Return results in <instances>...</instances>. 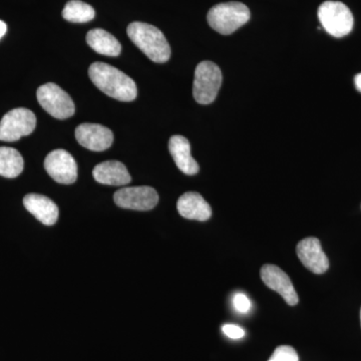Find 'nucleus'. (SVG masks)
<instances>
[{"mask_svg": "<svg viewBox=\"0 0 361 361\" xmlns=\"http://www.w3.org/2000/svg\"><path fill=\"white\" fill-rule=\"evenodd\" d=\"M89 75L97 89L106 96L121 102H132L137 97V85L134 80L108 63H92Z\"/></svg>", "mask_w": 361, "mask_h": 361, "instance_id": "nucleus-1", "label": "nucleus"}, {"mask_svg": "<svg viewBox=\"0 0 361 361\" xmlns=\"http://www.w3.org/2000/svg\"><path fill=\"white\" fill-rule=\"evenodd\" d=\"M127 33L130 40L151 61L164 63L170 59V45L164 33L156 26L135 21L128 26Z\"/></svg>", "mask_w": 361, "mask_h": 361, "instance_id": "nucleus-2", "label": "nucleus"}, {"mask_svg": "<svg viewBox=\"0 0 361 361\" xmlns=\"http://www.w3.org/2000/svg\"><path fill=\"white\" fill-rule=\"evenodd\" d=\"M250 20V11L241 2L217 4L207 16L209 25L221 35H229L236 32Z\"/></svg>", "mask_w": 361, "mask_h": 361, "instance_id": "nucleus-3", "label": "nucleus"}, {"mask_svg": "<svg viewBox=\"0 0 361 361\" xmlns=\"http://www.w3.org/2000/svg\"><path fill=\"white\" fill-rule=\"evenodd\" d=\"M318 18L322 27L332 37L341 39L353 28L350 9L341 1H325L318 8Z\"/></svg>", "mask_w": 361, "mask_h": 361, "instance_id": "nucleus-4", "label": "nucleus"}, {"mask_svg": "<svg viewBox=\"0 0 361 361\" xmlns=\"http://www.w3.org/2000/svg\"><path fill=\"white\" fill-rule=\"evenodd\" d=\"M222 73L212 61H202L195 71L193 94L197 103L209 104L217 97L222 85Z\"/></svg>", "mask_w": 361, "mask_h": 361, "instance_id": "nucleus-5", "label": "nucleus"}, {"mask_svg": "<svg viewBox=\"0 0 361 361\" xmlns=\"http://www.w3.org/2000/svg\"><path fill=\"white\" fill-rule=\"evenodd\" d=\"M37 101L45 111L59 120H66L75 114L73 99L58 85L45 84L37 90Z\"/></svg>", "mask_w": 361, "mask_h": 361, "instance_id": "nucleus-6", "label": "nucleus"}, {"mask_svg": "<svg viewBox=\"0 0 361 361\" xmlns=\"http://www.w3.org/2000/svg\"><path fill=\"white\" fill-rule=\"evenodd\" d=\"M37 126V116L25 108L11 110L0 121V141L16 142L32 134Z\"/></svg>", "mask_w": 361, "mask_h": 361, "instance_id": "nucleus-7", "label": "nucleus"}, {"mask_svg": "<svg viewBox=\"0 0 361 361\" xmlns=\"http://www.w3.org/2000/svg\"><path fill=\"white\" fill-rule=\"evenodd\" d=\"M114 200L123 209L149 211L158 204L159 195L152 187H126L116 192Z\"/></svg>", "mask_w": 361, "mask_h": 361, "instance_id": "nucleus-8", "label": "nucleus"}, {"mask_svg": "<svg viewBox=\"0 0 361 361\" xmlns=\"http://www.w3.org/2000/svg\"><path fill=\"white\" fill-rule=\"evenodd\" d=\"M44 168L47 174L59 184L70 185L77 180V161L65 149L51 152L45 158Z\"/></svg>", "mask_w": 361, "mask_h": 361, "instance_id": "nucleus-9", "label": "nucleus"}, {"mask_svg": "<svg viewBox=\"0 0 361 361\" xmlns=\"http://www.w3.org/2000/svg\"><path fill=\"white\" fill-rule=\"evenodd\" d=\"M261 279L266 286L276 291L289 305L294 306L299 302L295 288L290 278L276 265L265 264L261 268Z\"/></svg>", "mask_w": 361, "mask_h": 361, "instance_id": "nucleus-10", "label": "nucleus"}, {"mask_svg": "<svg viewBox=\"0 0 361 361\" xmlns=\"http://www.w3.org/2000/svg\"><path fill=\"white\" fill-rule=\"evenodd\" d=\"M77 141L85 149L94 152L108 149L114 142L113 132L99 123H82L75 130Z\"/></svg>", "mask_w": 361, "mask_h": 361, "instance_id": "nucleus-11", "label": "nucleus"}, {"mask_svg": "<svg viewBox=\"0 0 361 361\" xmlns=\"http://www.w3.org/2000/svg\"><path fill=\"white\" fill-rule=\"evenodd\" d=\"M296 253L299 260L311 272L323 274L329 270V258L322 250L319 240L315 237L301 240L296 247Z\"/></svg>", "mask_w": 361, "mask_h": 361, "instance_id": "nucleus-12", "label": "nucleus"}, {"mask_svg": "<svg viewBox=\"0 0 361 361\" xmlns=\"http://www.w3.org/2000/svg\"><path fill=\"white\" fill-rule=\"evenodd\" d=\"M26 210L32 214L42 224H56L59 218V208L54 201L44 195L28 194L23 198Z\"/></svg>", "mask_w": 361, "mask_h": 361, "instance_id": "nucleus-13", "label": "nucleus"}, {"mask_svg": "<svg viewBox=\"0 0 361 361\" xmlns=\"http://www.w3.org/2000/svg\"><path fill=\"white\" fill-rule=\"evenodd\" d=\"M169 151L174 159L177 167L188 176L196 175L199 172V165L191 155V146L186 137L176 135L169 141Z\"/></svg>", "mask_w": 361, "mask_h": 361, "instance_id": "nucleus-14", "label": "nucleus"}, {"mask_svg": "<svg viewBox=\"0 0 361 361\" xmlns=\"http://www.w3.org/2000/svg\"><path fill=\"white\" fill-rule=\"evenodd\" d=\"M177 209L182 217L189 220L207 221L212 215L210 205L196 192L182 195L178 200Z\"/></svg>", "mask_w": 361, "mask_h": 361, "instance_id": "nucleus-15", "label": "nucleus"}, {"mask_svg": "<svg viewBox=\"0 0 361 361\" xmlns=\"http://www.w3.org/2000/svg\"><path fill=\"white\" fill-rule=\"evenodd\" d=\"M92 176L97 182L110 186H123L132 180L128 169L118 161H106L99 164L92 171Z\"/></svg>", "mask_w": 361, "mask_h": 361, "instance_id": "nucleus-16", "label": "nucleus"}, {"mask_svg": "<svg viewBox=\"0 0 361 361\" xmlns=\"http://www.w3.org/2000/svg\"><path fill=\"white\" fill-rule=\"evenodd\" d=\"M87 44L97 54L106 56H118L122 51L120 42L110 32L101 28L90 30L87 35Z\"/></svg>", "mask_w": 361, "mask_h": 361, "instance_id": "nucleus-17", "label": "nucleus"}, {"mask_svg": "<svg viewBox=\"0 0 361 361\" xmlns=\"http://www.w3.org/2000/svg\"><path fill=\"white\" fill-rule=\"evenodd\" d=\"M23 167L25 161L18 149L0 147V176L13 179L23 173Z\"/></svg>", "mask_w": 361, "mask_h": 361, "instance_id": "nucleus-18", "label": "nucleus"}, {"mask_svg": "<svg viewBox=\"0 0 361 361\" xmlns=\"http://www.w3.org/2000/svg\"><path fill=\"white\" fill-rule=\"evenodd\" d=\"M63 16L71 23H84L94 20L96 11L90 4L80 0H71L63 11Z\"/></svg>", "mask_w": 361, "mask_h": 361, "instance_id": "nucleus-19", "label": "nucleus"}, {"mask_svg": "<svg viewBox=\"0 0 361 361\" xmlns=\"http://www.w3.org/2000/svg\"><path fill=\"white\" fill-rule=\"evenodd\" d=\"M268 361H299L295 349L288 345L279 346L275 349Z\"/></svg>", "mask_w": 361, "mask_h": 361, "instance_id": "nucleus-20", "label": "nucleus"}, {"mask_svg": "<svg viewBox=\"0 0 361 361\" xmlns=\"http://www.w3.org/2000/svg\"><path fill=\"white\" fill-rule=\"evenodd\" d=\"M233 305H234L235 310L239 312H248L251 308L250 299L243 293L235 294L234 298H233Z\"/></svg>", "mask_w": 361, "mask_h": 361, "instance_id": "nucleus-21", "label": "nucleus"}, {"mask_svg": "<svg viewBox=\"0 0 361 361\" xmlns=\"http://www.w3.org/2000/svg\"><path fill=\"white\" fill-rule=\"evenodd\" d=\"M222 330L223 334L231 339H240L245 336V331H244L241 327L238 326V325L225 324L224 326L222 327Z\"/></svg>", "mask_w": 361, "mask_h": 361, "instance_id": "nucleus-22", "label": "nucleus"}, {"mask_svg": "<svg viewBox=\"0 0 361 361\" xmlns=\"http://www.w3.org/2000/svg\"><path fill=\"white\" fill-rule=\"evenodd\" d=\"M7 32V25L4 21L0 20V39L4 37Z\"/></svg>", "mask_w": 361, "mask_h": 361, "instance_id": "nucleus-23", "label": "nucleus"}, {"mask_svg": "<svg viewBox=\"0 0 361 361\" xmlns=\"http://www.w3.org/2000/svg\"><path fill=\"white\" fill-rule=\"evenodd\" d=\"M355 84L356 89L360 90L361 92V73H358V75L355 78Z\"/></svg>", "mask_w": 361, "mask_h": 361, "instance_id": "nucleus-24", "label": "nucleus"}, {"mask_svg": "<svg viewBox=\"0 0 361 361\" xmlns=\"http://www.w3.org/2000/svg\"><path fill=\"white\" fill-rule=\"evenodd\" d=\"M360 322H361V310H360Z\"/></svg>", "mask_w": 361, "mask_h": 361, "instance_id": "nucleus-25", "label": "nucleus"}]
</instances>
